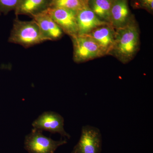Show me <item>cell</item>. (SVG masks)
<instances>
[{
  "label": "cell",
  "mask_w": 153,
  "mask_h": 153,
  "mask_svg": "<svg viewBox=\"0 0 153 153\" xmlns=\"http://www.w3.org/2000/svg\"><path fill=\"white\" fill-rule=\"evenodd\" d=\"M87 36L98 45L103 55L110 54L112 52L114 44L115 30L109 24L96 28Z\"/></svg>",
  "instance_id": "obj_8"
},
{
  "label": "cell",
  "mask_w": 153,
  "mask_h": 153,
  "mask_svg": "<svg viewBox=\"0 0 153 153\" xmlns=\"http://www.w3.org/2000/svg\"><path fill=\"white\" fill-rule=\"evenodd\" d=\"M47 12L63 33L71 38L78 36L76 12L57 7H50Z\"/></svg>",
  "instance_id": "obj_7"
},
{
  "label": "cell",
  "mask_w": 153,
  "mask_h": 153,
  "mask_svg": "<svg viewBox=\"0 0 153 153\" xmlns=\"http://www.w3.org/2000/svg\"><path fill=\"white\" fill-rule=\"evenodd\" d=\"M102 136L100 130L90 125L83 126L79 141L71 153H100Z\"/></svg>",
  "instance_id": "obj_4"
},
{
  "label": "cell",
  "mask_w": 153,
  "mask_h": 153,
  "mask_svg": "<svg viewBox=\"0 0 153 153\" xmlns=\"http://www.w3.org/2000/svg\"><path fill=\"white\" fill-rule=\"evenodd\" d=\"M52 0H20L15 14L26 15L33 18L47 11L51 7Z\"/></svg>",
  "instance_id": "obj_12"
},
{
  "label": "cell",
  "mask_w": 153,
  "mask_h": 153,
  "mask_svg": "<svg viewBox=\"0 0 153 153\" xmlns=\"http://www.w3.org/2000/svg\"><path fill=\"white\" fill-rule=\"evenodd\" d=\"M8 41L26 48L45 41L36 21H22L17 17L14 20Z\"/></svg>",
  "instance_id": "obj_2"
},
{
  "label": "cell",
  "mask_w": 153,
  "mask_h": 153,
  "mask_svg": "<svg viewBox=\"0 0 153 153\" xmlns=\"http://www.w3.org/2000/svg\"><path fill=\"white\" fill-rule=\"evenodd\" d=\"M45 41H56L63 36V30L50 17L47 10L33 17Z\"/></svg>",
  "instance_id": "obj_10"
},
{
  "label": "cell",
  "mask_w": 153,
  "mask_h": 153,
  "mask_svg": "<svg viewBox=\"0 0 153 153\" xmlns=\"http://www.w3.org/2000/svg\"><path fill=\"white\" fill-rule=\"evenodd\" d=\"M112 1L88 0V6L100 20L110 24V15Z\"/></svg>",
  "instance_id": "obj_13"
},
{
  "label": "cell",
  "mask_w": 153,
  "mask_h": 153,
  "mask_svg": "<svg viewBox=\"0 0 153 153\" xmlns=\"http://www.w3.org/2000/svg\"><path fill=\"white\" fill-rule=\"evenodd\" d=\"M87 7L88 0H52L50 7L61 8L77 13Z\"/></svg>",
  "instance_id": "obj_14"
},
{
  "label": "cell",
  "mask_w": 153,
  "mask_h": 153,
  "mask_svg": "<svg viewBox=\"0 0 153 153\" xmlns=\"http://www.w3.org/2000/svg\"><path fill=\"white\" fill-rule=\"evenodd\" d=\"M132 20L128 0H113L110 15L111 26L115 30L120 29L126 27Z\"/></svg>",
  "instance_id": "obj_9"
},
{
  "label": "cell",
  "mask_w": 153,
  "mask_h": 153,
  "mask_svg": "<svg viewBox=\"0 0 153 153\" xmlns=\"http://www.w3.org/2000/svg\"><path fill=\"white\" fill-rule=\"evenodd\" d=\"M133 20L124 27L115 30L114 46L111 54H114L123 63L131 60L139 46V33Z\"/></svg>",
  "instance_id": "obj_1"
},
{
  "label": "cell",
  "mask_w": 153,
  "mask_h": 153,
  "mask_svg": "<svg viewBox=\"0 0 153 153\" xmlns=\"http://www.w3.org/2000/svg\"><path fill=\"white\" fill-rule=\"evenodd\" d=\"M71 38L74 49L73 60L76 63H82L103 56L98 45L87 35Z\"/></svg>",
  "instance_id": "obj_5"
},
{
  "label": "cell",
  "mask_w": 153,
  "mask_h": 153,
  "mask_svg": "<svg viewBox=\"0 0 153 153\" xmlns=\"http://www.w3.org/2000/svg\"><path fill=\"white\" fill-rule=\"evenodd\" d=\"M33 128L51 134H58L65 139H69L71 135L64 129V119L58 113L47 111L40 114L32 124Z\"/></svg>",
  "instance_id": "obj_6"
},
{
  "label": "cell",
  "mask_w": 153,
  "mask_h": 153,
  "mask_svg": "<svg viewBox=\"0 0 153 153\" xmlns=\"http://www.w3.org/2000/svg\"><path fill=\"white\" fill-rule=\"evenodd\" d=\"M67 143V140H55L44 135L42 131L33 128L25 137L24 148L28 153H55L59 147Z\"/></svg>",
  "instance_id": "obj_3"
},
{
  "label": "cell",
  "mask_w": 153,
  "mask_h": 153,
  "mask_svg": "<svg viewBox=\"0 0 153 153\" xmlns=\"http://www.w3.org/2000/svg\"><path fill=\"white\" fill-rule=\"evenodd\" d=\"M19 1L20 0H0V16L16 10Z\"/></svg>",
  "instance_id": "obj_15"
},
{
  "label": "cell",
  "mask_w": 153,
  "mask_h": 153,
  "mask_svg": "<svg viewBox=\"0 0 153 153\" xmlns=\"http://www.w3.org/2000/svg\"><path fill=\"white\" fill-rule=\"evenodd\" d=\"M76 17L78 36L87 35L96 28L109 24L100 20L88 7L77 12Z\"/></svg>",
  "instance_id": "obj_11"
},
{
  "label": "cell",
  "mask_w": 153,
  "mask_h": 153,
  "mask_svg": "<svg viewBox=\"0 0 153 153\" xmlns=\"http://www.w3.org/2000/svg\"><path fill=\"white\" fill-rule=\"evenodd\" d=\"M131 5L134 9H144L153 13V0H131Z\"/></svg>",
  "instance_id": "obj_16"
}]
</instances>
